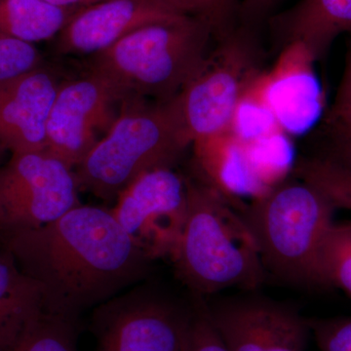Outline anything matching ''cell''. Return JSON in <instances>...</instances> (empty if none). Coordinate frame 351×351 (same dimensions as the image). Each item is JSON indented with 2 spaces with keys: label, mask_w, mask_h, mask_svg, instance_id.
I'll return each instance as SVG.
<instances>
[{
  "label": "cell",
  "mask_w": 351,
  "mask_h": 351,
  "mask_svg": "<svg viewBox=\"0 0 351 351\" xmlns=\"http://www.w3.org/2000/svg\"><path fill=\"white\" fill-rule=\"evenodd\" d=\"M80 322L44 313L6 351H80Z\"/></svg>",
  "instance_id": "d6986e66"
},
{
  "label": "cell",
  "mask_w": 351,
  "mask_h": 351,
  "mask_svg": "<svg viewBox=\"0 0 351 351\" xmlns=\"http://www.w3.org/2000/svg\"><path fill=\"white\" fill-rule=\"evenodd\" d=\"M45 64L34 44L0 34V82Z\"/></svg>",
  "instance_id": "7402d4cb"
},
{
  "label": "cell",
  "mask_w": 351,
  "mask_h": 351,
  "mask_svg": "<svg viewBox=\"0 0 351 351\" xmlns=\"http://www.w3.org/2000/svg\"><path fill=\"white\" fill-rule=\"evenodd\" d=\"M323 125L351 134V110L336 115H325Z\"/></svg>",
  "instance_id": "83f0119b"
},
{
  "label": "cell",
  "mask_w": 351,
  "mask_h": 351,
  "mask_svg": "<svg viewBox=\"0 0 351 351\" xmlns=\"http://www.w3.org/2000/svg\"><path fill=\"white\" fill-rule=\"evenodd\" d=\"M112 210L120 226L152 258L174 255L186 211V179L174 168L138 178Z\"/></svg>",
  "instance_id": "30bf717a"
},
{
  "label": "cell",
  "mask_w": 351,
  "mask_h": 351,
  "mask_svg": "<svg viewBox=\"0 0 351 351\" xmlns=\"http://www.w3.org/2000/svg\"><path fill=\"white\" fill-rule=\"evenodd\" d=\"M208 315L228 351H306L307 317L292 304L262 295L206 301Z\"/></svg>",
  "instance_id": "8fae6325"
},
{
  "label": "cell",
  "mask_w": 351,
  "mask_h": 351,
  "mask_svg": "<svg viewBox=\"0 0 351 351\" xmlns=\"http://www.w3.org/2000/svg\"><path fill=\"white\" fill-rule=\"evenodd\" d=\"M320 351H351V316L307 317Z\"/></svg>",
  "instance_id": "d4e9b609"
},
{
  "label": "cell",
  "mask_w": 351,
  "mask_h": 351,
  "mask_svg": "<svg viewBox=\"0 0 351 351\" xmlns=\"http://www.w3.org/2000/svg\"><path fill=\"white\" fill-rule=\"evenodd\" d=\"M279 129L276 117L258 93L254 82L237 106L228 132L241 142L248 143Z\"/></svg>",
  "instance_id": "44dd1931"
},
{
  "label": "cell",
  "mask_w": 351,
  "mask_h": 351,
  "mask_svg": "<svg viewBox=\"0 0 351 351\" xmlns=\"http://www.w3.org/2000/svg\"><path fill=\"white\" fill-rule=\"evenodd\" d=\"M193 302L140 283L92 311L96 351H184Z\"/></svg>",
  "instance_id": "8992f818"
},
{
  "label": "cell",
  "mask_w": 351,
  "mask_h": 351,
  "mask_svg": "<svg viewBox=\"0 0 351 351\" xmlns=\"http://www.w3.org/2000/svg\"><path fill=\"white\" fill-rule=\"evenodd\" d=\"M324 145L320 156L351 173V134L323 125Z\"/></svg>",
  "instance_id": "484cf974"
},
{
  "label": "cell",
  "mask_w": 351,
  "mask_h": 351,
  "mask_svg": "<svg viewBox=\"0 0 351 351\" xmlns=\"http://www.w3.org/2000/svg\"><path fill=\"white\" fill-rule=\"evenodd\" d=\"M51 5L61 7V8H83L105 1V0H43Z\"/></svg>",
  "instance_id": "f1b7e54d"
},
{
  "label": "cell",
  "mask_w": 351,
  "mask_h": 351,
  "mask_svg": "<svg viewBox=\"0 0 351 351\" xmlns=\"http://www.w3.org/2000/svg\"><path fill=\"white\" fill-rule=\"evenodd\" d=\"M179 15L191 16L207 22L215 34H226V25L233 7V0H156Z\"/></svg>",
  "instance_id": "603a6c76"
},
{
  "label": "cell",
  "mask_w": 351,
  "mask_h": 351,
  "mask_svg": "<svg viewBox=\"0 0 351 351\" xmlns=\"http://www.w3.org/2000/svg\"><path fill=\"white\" fill-rule=\"evenodd\" d=\"M277 23L286 44H304L319 61L335 39L351 31V0H301Z\"/></svg>",
  "instance_id": "9a60e30c"
},
{
  "label": "cell",
  "mask_w": 351,
  "mask_h": 351,
  "mask_svg": "<svg viewBox=\"0 0 351 351\" xmlns=\"http://www.w3.org/2000/svg\"><path fill=\"white\" fill-rule=\"evenodd\" d=\"M193 316L184 351H228L208 315L206 299L191 295Z\"/></svg>",
  "instance_id": "cb8c5ba5"
},
{
  "label": "cell",
  "mask_w": 351,
  "mask_h": 351,
  "mask_svg": "<svg viewBox=\"0 0 351 351\" xmlns=\"http://www.w3.org/2000/svg\"><path fill=\"white\" fill-rule=\"evenodd\" d=\"M214 34L207 22L191 16L145 25L90 56L87 71L107 83L121 103L173 100L211 52Z\"/></svg>",
  "instance_id": "3957f363"
},
{
  "label": "cell",
  "mask_w": 351,
  "mask_h": 351,
  "mask_svg": "<svg viewBox=\"0 0 351 351\" xmlns=\"http://www.w3.org/2000/svg\"><path fill=\"white\" fill-rule=\"evenodd\" d=\"M351 110V66H345L334 101L325 115H336Z\"/></svg>",
  "instance_id": "4316f807"
},
{
  "label": "cell",
  "mask_w": 351,
  "mask_h": 351,
  "mask_svg": "<svg viewBox=\"0 0 351 351\" xmlns=\"http://www.w3.org/2000/svg\"><path fill=\"white\" fill-rule=\"evenodd\" d=\"M262 75L257 55L241 38H226L179 95L189 135L195 141L230 131L244 95Z\"/></svg>",
  "instance_id": "ba28073f"
},
{
  "label": "cell",
  "mask_w": 351,
  "mask_h": 351,
  "mask_svg": "<svg viewBox=\"0 0 351 351\" xmlns=\"http://www.w3.org/2000/svg\"><path fill=\"white\" fill-rule=\"evenodd\" d=\"M43 313L38 284L23 274L13 256L0 247V351L9 350Z\"/></svg>",
  "instance_id": "2e32d148"
},
{
  "label": "cell",
  "mask_w": 351,
  "mask_h": 351,
  "mask_svg": "<svg viewBox=\"0 0 351 351\" xmlns=\"http://www.w3.org/2000/svg\"><path fill=\"white\" fill-rule=\"evenodd\" d=\"M80 193L73 170L46 152L11 154L0 166V237L56 221Z\"/></svg>",
  "instance_id": "52a82bcc"
},
{
  "label": "cell",
  "mask_w": 351,
  "mask_h": 351,
  "mask_svg": "<svg viewBox=\"0 0 351 351\" xmlns=\"http://www.w3.org/2000/svg\"><path fill=\"white\" fill-rule=\"evenodd\" d=\"M186 211L172 260L191 295L257 290L267 279L257 243L239 212L208 182L186 179Z\"/></svg>",
  "instance_id": "7a4b0ae2"
},
{
  "label": "cell",
  "mask_w": 351,
  "mask_h": 351,
  "mask_svg": "<svg viewBox=\"0 0 351 351\" xmlns=\"http://www.w3.org/2000/svg\"><path fill=\"white\" fill-rule=\"evenodd\" d=\"M191 145L179 96L123 101L107 135L73 170L78 189L106 202L117 201L141 176L174 168Z\"/></svg>",
  "instance_id": "277c9868"
},
{
  "label": "cell",
  "mask_w": 351,
  "mask_h": 351,
  "mask_svg": "<svg viewBox=\"0 0 351 351\" xmlns=\"http://www.w3.org/2000/svg\"><path fill=\"white\" fill-rule=\"evenodd\" d=\"M0 247L38 284L44 311L75 322L147 280L154 263L112 210L82 204L47 225L0 237Z\"/></svg>",
  "instance_id": "6da1fadb"
},
{
  "label": "cell",
  "mask_w": 351,
  "mask_h": 351,
  "mask_svg": "<svg viewBox=\"0 0 351 351\" xmlns=\"http://www.w3.org/2000/svg\"><path fill=\"white\" fill-rule=\"evenodd\" d=\"M321 285L343 291L351 300V223H334L320 253Z\"/></svg>",
  "instance_id": "ffe728a7"
},
{
  "label": "cell",
  "mask_w": 351,
  "mask_h": 351,
  "mask_svg": "<svg viewBox=\"0 0 351 351\" xmlns=\"http://www.w3.org/2000/svg\"><path fill=\"white\" fill-rule=\"evenodd\" d=\"M311 53L301 43L286 44L278 61L255 82L258 93L287 135H302L317 123L325 95Z\"/></svg>",
  "instance_id": "7c38bea8"
},
{
  "label": "cell",
  "mask_w": 351,
  "mask_h": 351,
  "mask_svg": "<svg viewBox=\"0 0 351 351\" xmlns=\"http://www.w3.org/2000/svg\"><path fill=\"white\" fill-rule=\"evenodd\" d=\"M62 82L45 64L0 82V145L10 154L44 152L48 117Z\"/></svg>",
  "instance_id": "5bb4252c"
},
{
  "label": "cell",
  "mask_w": 351,
  "mask_h": 351,
  "mask_svg": "<svg viewBox=\"0 0 351 351\" xmlns=\"http://www.w3.org/2000/svg\"><path fill=\"white\" fill-rule=\"evenodd\" d=\"M121 104L93 73L63 80L48 117L44 152L75 170L110 130Z\"/></svg>",
  "instance_id": "9c48e42d"
},
{
  "label": "cell",
  "mask_w": 351,
  "mask_h": 351,
  "mask_svg": "<svg viewBox=\"0 0 351 351\" xmlns=\"http://www.w3.org/2000/svg\"><path fill=\"white\" fill-rule=\"evenodd\" d=\"M336 210L318 189L297 178L279 182L239 213L267 274L295 286L322 287L321 249Z\"/></svg>",
  "instance_id": "5b68a950"
},
{
  "label": "cell",
  "mask_w": 351,
  "mask_h": 351,
  "mask_svg": "<svg viewBox=\"0 0 351 351\" xmlns=\"http://www.w3.org/2000/svg\"><path fill=\"white\" fill-rule=\"evenodd\" d=\"M80 8H61L43 0H0V34L27 43L56 38Z\"/></svg>",
  "instance_id": "e0dca14e"
},
{
  "label": "cell",
  "mask_w": 351,
  "mask_h": 351,
  "mask_svg": "<svg viewBox=\"0 0 351 351\" xmlns=\"http://www.w3.org/2000/svg\"><path fill=\"white\" fill-rule=\"evenodd\" d=\"M293 172L326 196L336 209L351 212V173L326 157H301Z\"/></svg>",
  "instance_id": "ac0fdd59"
},
{
  "label": "cell",
  "mask_w": 351,
  "mask_h": 351,
  "mask_svg": "<svg viewBox=\"0 0 351 351\" xmlns=\"http://www.w3.org/2000/svg\"><path fill=\"white\" fill-rule=\"evenodd\" d=\"M182 16L156 0H105L73 14L57 36L55 53L93 56L140 27Z\"/></svg>",
  "instance_id": "4fadbf2b"
},
{
  "label": "cell",
  "mask_w": 351,
  "mask_h": 351,
  "mask_svg": "<svg viewBox=\"0 0 351 351\" xmlns=\"http://www.w3.org/2000/svg\"><path fill=\"white\" fill-rule=\"evenodd\" d=\"M8 154H10V152L7 151L5 147L0 145V166L3 165L8 160Z\"/></svg>",
  "instance_id": "f546056e"
}]
</instances>
